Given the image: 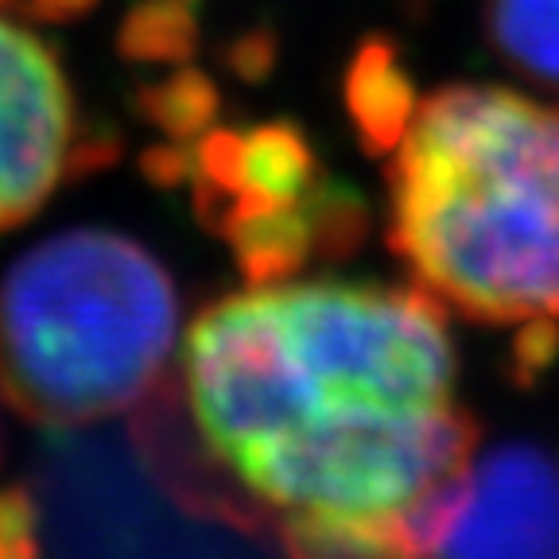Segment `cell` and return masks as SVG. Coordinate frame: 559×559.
<instances>
[{
    "instance_id": "6da1fadb",
    "label": "cell",
    "mask_w": 559,
    "mask_h": 559,
    "mask_svg": "<svg viewBox=\"0 0 559 559\" xmlns=\"http://www.w3.org/2000/svg\"><path fill=\"white\" fill-rule=\"evenodd\" d=\"M194 428L257 501L288 516H401L463 471L474 419L454 408L443 304L416 288L276 284L229 296L187 334Z\"/></svg>"
},
{
    "instance_id": "7a4b0ae2",
    "label": "cell",
    "mask_w": 559,
    "mask_h": 559,
    "mask_svg": "<svg viewBox=\"0 0 559 559\" xmlns=\"http://www.w3.org/2000/svg\"><path fill=\"white\" fill-rule=\"evenodd\" d=\"M393 249L439 304L559 319V109L459 86L416 105L393 156Z\"/></svg>"
},
{
    "instance_id": "3957f363",
    "label": "cell",
    "mask_w": 559,
    "mask_h": 559,
    "mask_svg": "<svg viewBox=\"0 0 559 559\" xmlns=\"http://www.w3.org/2000/svg\"><path fill=\"white\" fill-rule=\"evenodd\" d=\"M175 342V292L136 241L70 229L0 288V396L44 428H86L152 393Z\"/></svg>"
},
{
    "instance_id": "277c9868",
    "label": "cell",
    "mask_w": 559,
    "mask_h": 559,
    "mask_svg": "<svg viewBox=\"0 0 559 559\" xmlns=\"http://www.w3.org/2000/svg\"><path fill=\"white\" fill-rule=\"evenodd\" d=\"M39 533L70 551H241L257 516L237 513L167 431V412L132 419L124 439H55L35 474Z\"/></svg>"
},
{
    "instance_id": "5b68a950",
    "label": "cell",
    "mask_w": 559,
    "mask_h": 559,
    "mask_svg": "<svg viewBox=\"0 0 559 559\" xmlns=\"http://www.w3.org/2000/svg\"><path fill=\"white\" fill-rule=\"evenodd\" d=\"M559 556V466L506 443L401 516V556Z\"/></svg>"
},
{
    "instance_id": "8992f818",
    "label": "cell",
    "mask_w": 559,
    "mask_h": 559,
    "mask_svg": "<svg viewBox=\"0 0 559 559\" xmlns=\"http://www.w3.org/2000/svg\"><path fill=\"white\" fill-rule=\"evenodd\" d=\"M70 136L74 105L55 55L0 20V229L44 206L67 167Z\"/></svg>"
},
{
    "instance_id": "52a82bcc",
    "label": "cell",
    "mask_w": 559,
    "mask_h": 559,
    "mask_svg": "<svg viewBox=\"0 0 559 559\" xmlns=\"http://www.w3.org/2000/svg\"><path fill=\"white\" fill-rule=\"evenodd\" d=\"M202 187L226 199L222 226L264 210L292 206L311 187V152L304 136L284 124L253 132L218 129L199 148Z\"/></svg>"
},
{
    "instance_id": "ba28073f",
    "label": "cell",
    "mask_w": 559,
    "mask_h": 559,
    "mask_svg": "<svg viewBox=\"0 0 559 559\" xmlns=\"http://www.w3.org/2000/svg\"><path fill=\"white\" fill-rule=\"evenodd\" d=\"M349 109L373 148H396V140L408 129L416 102L401 62L384 44H369L349 70Z\"/></svg>"
},
{
    "instance_id": "9c48e42d",
    "label": "cell",
    "mask_w": 559,
    "mask_h": 559,
    "mask_svg": "<svg viewBox=\"0 0 559 559\" xmlns=\"http://www.w3.org/2000/svg\"><path fill=\"white\" fill-rule=\"evenodd\" d=\"M489 35L509 62L559 86V0H489Z\"/></svg>"
},
{
    "instance_id": "30bf717a",
    "label": "cell",
    "mask_w": 559,
    "mask_h": 559,
    "mask_svg": "<svg viewBox=\"0 0 559 559\" xmlns=\"http://www.w3.org/2000/svg\"><path fill=\"white\" fill-rule=\"evenodd\" d=\"M194 44V20L187 0H152L129 16L121 47L132 59H183Z\"/></svg>"
},
{
    "instance_id": "8fae6325",
    "label": "cell",
    "mask_w": 559,
    "mask_h": 559,
    "mask_svg": "<svg viewBox=\"0 0 559 559\" xmlns=\"http://www.w3.org/2000/svg\"><path fill=\"white\" fill-rule=\"evenodd\" d=\"M214 90H210V82L202 79V74H194V70H183V74H175L171 82H164V86L156 90V97H152V117H156L164 129L171 132H199L202 124L214 117Z\"/></svg>"
},
{
    "instance_id": "7c38bea8",
    "label": "cell",
    "mask_w": 559,
    "mask_h": 559,
    "mask_svg": "<svg viewBox=\"0 0 559 559\" xmlns=\"http://www.w3.org/2000/svg\"><path fill=\"white\" fill-rule=\"evenodd\" d=\"M39 548V513L32 489H0V556H27Z\"/></svg>"
},
{
    "instance_id": "4fadbf2b",
    "label": "cell",
    "mask_w": 559,
    "mask_h": 559,
    "mask_svg": "<svg viewBox=\"0 0 559 559\" xmlns=\"http://www.w3.org/2000/svg\"><path fill=\"white\" fill-rule=\"evenodd\" d=\"M559 319H528L524 334L516 338V369L521 373H540L559 349Z\"/></svg>"
},
{
    "instance_id": "5bb4252c",
    "label": "cell",
    "mask_w": 559,
    "mask_h": 559,
    "mask_svg": "<svg viewBox=\"0 0 559 559\" xmlns=\"http://www.w3.org/2000/svg\"><path fill=\"white\" fill-rule=\"evenodd\" d=\"M27 4L44 20H70V16H79V12H86L94 0H27Z\"/></svg>"
}]
</instances>
